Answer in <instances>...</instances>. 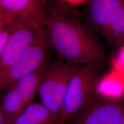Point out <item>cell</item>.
Here are the masks:
<instances>
[{
	"label": "cell",
	"instance_id": "6da1fadb",
	"mask_svg": "<svg viewBox=\"0 0 124 124\" xmlns=\"http://www.w3.org/2000/svg\"><path fill=\"white\" fill-rule=\"evenodd\" d=\"M45 27L49 45L66 62L97 67L103 63L105 53L101 45L77 19L53 15L48 17Z\"/></svg>",
	"mask_w": 124,
	"mask_h": 124
},
{
	"label": "cell",
	"instance_id": "7a4b0ae2",
	"mask_svg": "<svg viewBox=\"0 0 124 124\" xmlns=\"http://www.w3.org/2000/svg\"><path fill=\"white\" fill-rule=\"evenodd\" d=\"M50 64L48 59L18 80L0 98V108L5 124H12L38 94L43 78Z\"/></svg>",
	"mask_w": 124,
	"mask_h": 124
},
{
	"label": "cell",
	"instance_id": "3957f363",
	"mask_svg": "<svg viewBox=\"0 0 124 124\" xmlns=\"http://www.w3.org/2000/svg\"><path fill=\"white\" fill-rule=\"evenodd\" d=\"M99 67L77 65L70 79L59 124L85 108L94 97Z\"/></svg>",
	"mask_w": 124,
	"mask_h": 124
},
{
	"label": "cell",
	"instance_id": "277c9868",
	"mask_svg": "<svg viewBox=\"0 0 124 124\" xmlns=\"http://www.w3.org/2000/svg\"><path fill=\"white\" fill-rule=\"evenodd\" d=\"M49 46L46 31L41 29L33 42L19 58L0 70V94L7 91L47 60Z\"/></svg>",
	"mask_w": 124,
	"mask_h": 124
},
{
	"label": "cell",
	"instance_id": "5b68a950",
	"mask_svg": "<svg viewBox=\"0 0 124 124\" xmlns=\"http://www.w3.org/2000/svg\"><path fill=\"white\" fill-rule=\"evenodd\" d=\"M76 66L62 60L50 64L39 89L41 103L58 119L59 124L68 84Z\"/></svg>",
	"mask_w": 124,
	"mask_h": 124
},
{
	"label": "cell",
	"instance_id": "8992f818",
	"mask_svg": "<svg viewBox=\"0 0 124 124\" xmlns=\"http://www.w3.org/2000/svg\"><path fill=\"white\" fill-rule=\"evenodd\" d=\"M70 124H117L124 116L121 100L94 97L75 114Z\"/></svg>",
	"mask_w": 124,
	"mask_h": 124
},
{
	"label": "cell",
	"instance_id": "52a82bcc",
	"mask_svg": "<svg viewBox=\"0 0 124 124\" xmlns=\"http://www.w3.org/2000/svg\"><path fill=\"white\" fill-rule=\"evenodd\" d=\"M41 28L27 21L14 20L11 33L0 55V70L13 63L33 42Z\"/></svg>",
	"mask_w": 124,
	"mask_h": 124
},
{
	"label": "cell",
	"instance_id": "ba28073f",
	"mask_svg": "<svg viewBox=\"0 0 124 124\" xmlns=\"http://www.w3.org/2000/svg\"><path fill=\"white\" fill-rule=\"evenodd\" d=\"M0 5L14 19L27 21L41 28L46 27L48 18L46 0H0Z\"/></svg>",
	"mask_w": 124,
	"mask_h": 124
},
{
	"label": "cell",
	"instance_id": "9c48e42d",
	"mask_svg": "<svg viewBox=\"0 0 124 124\" xmlns=\"http://www.w3.org/2000/svg\"><path fill=\"white\" fill-rule=\"evenodd\" d=\"M122 8L124 0H88L87 18L93 27L102 33L113 16Z\"/></svg>",
	"mask_w": 124,
	"mask_h": 124
},
{
	"label": "cell",
	"instance_id": "30bf717a",
	"mask_svg": "<svg viewBox=\"0 0 124 124\" xmlns=\"http://www.w3.org/2000/svg\"><path fill=\"white\" fill-rule=\"evenodd\" d=\"M12 124H59V121L43 104L31 102Z\"/></svg>",
	"mask_w": 124,
	"mask_h": 124
},
{
	"label": "cell",
	"instance_id": "8fae6325",
	"mask_svg": "<svg viewBox=\"0 0 124 124\" xmlns=\"http://www.w3.org/2000/svg\"><path fill=\"white\" fill-rule=\"evenodd\" d=\"M102 35L110 44L115 46L123 44L124 40V8L113 16Z\"/></svg>",
	"mask_w": 124,
	"mask_h": 124
},
{
	"label": "cell",
	"instance_id": "7c38bea8",
	"mask_svg": "<svg viewBox=\"0 0 124 124\" xmlns=\"http://www.w3.org/2000/svg\"><path fill=\"white\" fill-rule=\"evenodd\" d=\"M14 20L12 17L8 16L0 22V55L11 33Z\"/></svg>",
	"mask_w": 124,
	"mask_h": 124
},
{
	"label": "cell",
	"instance_id": "4fadbf2b",
	"mask_svg": "<svg viewBox=\"0 0 124 124\" xmlns=\"http://www.w3.org/2000/svg\"><path fill=\"white\" fill-rule=\"evenodd\" d=\"M0 124H5L4 116H3L1 110V108H0Z\"/></svg>",
	"mask_w": 124,
	"mask_h": 124
},
{
	"label": "cell",
	"instance_id": "5bb4252c",
	"mask_svg": "<svg viewBox=\"0 0 124 124\" xmlns=\"http://www.w3.org/2000/svg\"><path fill=\"white\" fill-rule=\"evenodd\" d=\"M5 14H7V13H5V12L4 10H3L2 8H1V5H0V16L5 15Z\"/></svg>",
	"mask_w": 124,
	"mask_h": 124
},
{
	"label": "cell",
	"instance_id": "9a60e30c",
	"mask_svg": "<svg viewBox=\"0 0 124 124\" xmlns=\"http://www.w3.org/2000/svg\"><path fill=\"white\" fill-rule=\"evenodd\" d=\"M8 16H9V15H8V14H5V15H3V16H0V22L1 21H2L3 20H4L5 18L7 17Z\"/></svg>",
	"mask_w": 124,
	"mask_h": 124
},
{
	"label": "cell",
	"instance_id": "2e32d148",
	"mask_svg": "<svg viewBox=\"0 0 124 124\" xmlns=\"http://www.w3.org/2000/svg\"><path fill=\"white\" fill-rule=\"evenodd\" d=\"M124 116H123L121 117V118L120 119V121H119L118 122L117 124H124Z\"/></svg>",
	"mask_w": 124,
	"mask_h": 124
}]
</instances>
